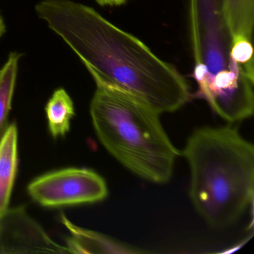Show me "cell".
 <instances>
[{
	"mask_svg": "<svg viewBox=\"0 0 254 254\" xmlns=\"http://www.w3.org/2000/svg\"><path fill=\"white\" fill-rule=\"evenodd\" d=\"M35 8L88 72L158 114L178 111L191 99L190 85L175 66L94 8L72 0H41Z\"/></svg>",
	"mask_w": 254,
	"mask_h": 254,
	"instance_id": "obj_1",
	"label": "cell"
},
{
	"mask_svg": "<svg viewBox=\"0 0 254 254\" xmlns=\"http://www.w3.org/2000/svg\"><path fill=\"white\" fill-rule=\"evenodd\" d=\"M0 254L70 253L53 240L24 206H17L0 215Z\"/></svg>",
	"mask_w": 254,
	"mask_h": 254,
	"instance_id": "obj_6",
	"label": "cell"
},
{
	"mask_svg": "<svg viewBox=\"0 0 254 254\" xmlns=\"http://www.w3.org/2000/svg\"><path fill=\"white\" fill-rule=\"evenodd\" d=\"M22 56L21 53L11 52L6 62L0 67V139L8 127V117L12 105Z\"/></svg>",
	"mask_w": 254,
	"mask_h": 254,
	"instance_id": "obj_11",
	"label": "cell"
},
{
	"mask_svg": "<svg viewBox=\"0 0 254 254\" xmlns=\"http://www.w3.org/2000/svg\"><path fill=\"white\" fill-rule=\"evenodd\" d=\"M27 190L35 201L47 207L96 203L108 194L102 176L90 169L78 168L45 174L32 181Z\"/></svg>",
	"mask_w": 254,
	"mask_h": 254,
	"instance_id": "obj_5",
	"label": "cell"
},
{
	"mask_svg": "<svg viewBox=\"0 0 254 254\" xmlns=\"http://www.w3.org/2000/svg\"><path fill=\"white\" fill-rule=\"evenodd\" d=\"M50 133L54 138L64 136L70 128V122L75 116L74 104L64 88L55 90L45 108Z\"/></svg>",
	"mask_w": 254,
	"mask_h": 254,
	"instance_id": "obj_10",
	"label": "cell"
},
{
	"mask_svg": "<svg viewBox=\"0 0 254 254\" xmlns=\"http://www.w3.org/2000/svg\"><path fill=\"white\" fill-rule=\"evenodd\" d=\"M230 58L232 60L246 66H254L252 42L246 39H238L231 43Z\"/></svg>",
	"mask_w": 254,
	"mask_h": 254,
	"instance_id": "obj_12",
	"label": "cell"
},
{
	"mask_svg": "<svg viewBox=\"0 0 254 254\" xmlns=\"http://www.w3.org/2000/svg\"><path fill=\"white\" fill-rule=\"evenodd\" d=\"M221 8L231 43L238 39L252 42L254 0H221Z\"/></svg>",
	"mask_w": 254,
	"mask_h": 254,
	"instance_id": "obj_9",
	"label": "cell"
},
{
	"mask_svg": "<svg viewBox=\"0 0 254 254\" xmlns=\"http://www.w3.org/2000/svg\"><path fill=\"white\" fill-rule=\"evenodd\" d=\"M89 72L96 86L90 116L101 143L139 178L155 184L168 182L180 151L162 126L160 114L94 72Z\"/></svg>",
	"mask_w": 254,
	"mask_h": 254,
	"instance_id": "obj_3",
	"label": "cell"
},
{
	"mask_svg": "<svg viewBox=\"0 0 254 254\" xmlns=\"http://www.w3.org/2000/svg\"><path fill=\"white\" fill-rule=\"evenodd\" d=\"M182 153L197 212L214 227L234 223L254 200V145L231 126L205 127L189 137Z\"/></svg>",
	"mask_w": 254,
	"mask_h": 254,
	"instance_id": "obj_2",
	"label": "cell"
},
{
	"mask_svg": "<svg viewBox=\"0 0 254 254\" xmlns=\"http://www.w3.org/2000/svg\"><path fill=\"white\" fill-rule=\"evenodd\" d=\"M61 218L64 225L70 233L66 240V248L70 254H139L144 252L117 242L102 233L78 227L71 222L64 214H62Z\"/></svg>",
	"mask_w": 254,
	"mask_h": 254,
	"instance_id": "obj_7",
	"label": "cell"
},
{
	"mask_svg": "<svg viewBox=\"0 0 254 254\" xmlns=\"http://www.w3.org/2000/svg\"><path fill=\"white\" fill-rule=\"evenodd\" d=\"M5 32H6V26H5V21H4L2 15L0 14V38L3 36Z\"/></svg>",
	"mask_w": 254,
	"mask_h": 254,
	"instance_id": "obj_14",
	"label": "cell"
},
{
	"mask_svg": "<svg viewBox=\"0 0 254 254\" xmlns=\"http://www.w3.org/2000/svg\"><path fill=\"white\" fill-rule=\"evenodd\" d=\"M18 131L16 124L7 127L0 139V215L8 209L18 167Z\"/></svg>",
	"mask_w": 254,
	"mask_h": 254,
	"instance_id": "obj_8",
	"label": "cell"
},
{
	"mask_svg": "<svg viewBox=\"0 0 254 254\" xmlns=\"http://www.w3.org/2000/svg\"><path fill=\"white\" fill-rule=\"evenodd\" d=\"M128 0H96L101 6L115 7L124 5Z\"/></svg>",
	"mask_w": 254,
	"mask_h": 254,
	"instance_id": "obj_13",
	"label": "cell"
},
{
	"mask_svg": "<svg viewBox=\"0 0 254 254\" xmlns=\"http://www.w3.org/2000/svg\"><path fill=\"white\" fill-rule=\"evenodd\" d=\"M190 32L197 88L216 77L246 70L230 58L231 38L226 27L221 0H190Z\"/></svg>",
	"mask_w": 254,
	"mask_h": 254,
	"instance_id": "obj_4",
	"label": "cell"
}]
</instances>
